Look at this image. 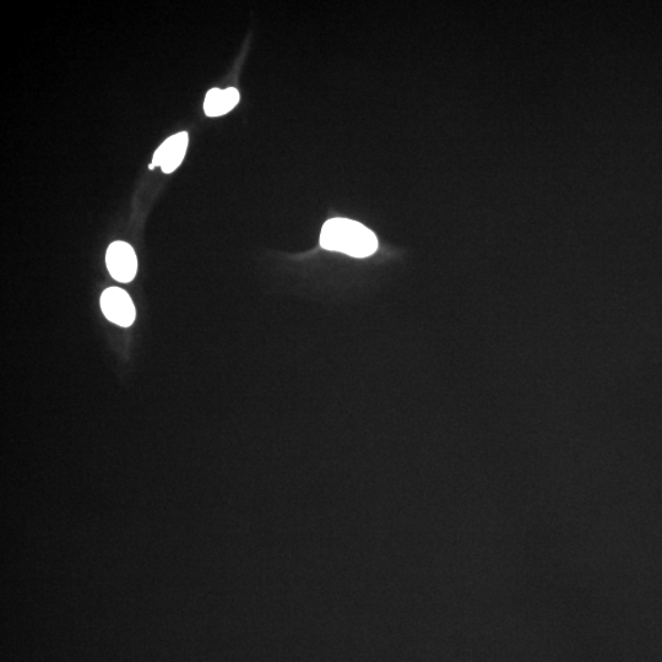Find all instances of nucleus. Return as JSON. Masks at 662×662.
<instances>
[{"label":"nucleus","instance_id":"obj_1","mask_svg":"<svg viewBox=\"0 0 662 662\" xmlns=\"http://www.w3.org/2000/svg\"><path fill=\"white\" fill-rule=\"evenodd\" d=\"M319 242L327 251L345 253L354 258L370 257L378 249L377 236L360 222L349 219L325 222Z\"/></svg>","mask_w":662,"mask_h":662},{"label":"nucleus","instance_id":"obj_2","mask_svg":"<svg viewBox=\"0 0 662 662\" xmlns=\"http://www.w3.org/2000/svg\"><path fill=\"white\" fill-rule=\"evenodd\" d=\"M106 264L113 279L119 282L133 281L138 271V259L127 242H113L107 249Z\"/></svg>","mask_w":662,"mask_h":662},{"label":"nucleus","instance_id":"obj_3","mask_svg":"<svg viewBox=\"0 0 662 662\" xmlns=\"http://www.w3.org/2000/svg\"><path fill=\"white\" fill-rule=\"evenodd\" d=\"M101 308L110 322L128 328L135 320V307L128 293L118 287H111L102 293Z\"/></svg>","mask_w":662,"mask_h":662},{"label":"nucleus","instance_id":"obj_4","mask_svg":"<svg viewBox=\"0 0 662 662\" xmlns=\"http://www.w3.org/2000/svg\"><path fill=\"white\" fill-rule=\"evenodd\" d=\"M188 143V133L181 132L172 135L171 138L165 140L160 145V148L155 151L153 161L149 165V170H155L156 167H161L162 172H175L181 166L184 156H186Z\"/></svg>","mask_w":662,"mask_h":662},{"label":"nucleus","instance_id":"obj_5","mask_svg":"<svg viewBox=\"0 0 662 662\" xmlns=\"http://www.w3.org/2000/svg\"><path fill=\"white\" fill-rule=\"evenodd\" d=\"M238 102H240V92L235 88L211 89L205 97V115L208 117L224 116L232 111Z\"/></svg>","mask_w":662,"mask_h":662}]
</instances>
